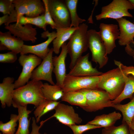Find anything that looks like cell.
I'll return each instance as SVG.
<instances>
[{
  "instance_id": "obj_1",
  "label": "cell",
  "mask_w": 134,
  "mask_h": 134,
  "mask_svg": "<svg viewBox=\"0 0 134 134\" xmlns=\"http://www.w3.org/2000/svg\"><path fill=\"white\" fill-rule=\"evenodd\" d=\"M41 81H29L26 84L15 89L13 95L12 105L15 108L30 104L37 107L45 99L42 92Z\"/></svg>"
},
{
  "instance_id": "obj_2",
  "label": "cell",
  "mask_w": 134,
  "mask_h": 134,
  "mask_svg": "<svg viewBox=\"0 0 134 134\" xmlns=\"http://www.w3.org/2000/svg\"><path fill=\"white\" fill-rule=\"evenodd\" d=\"M125 85V74L118 67L100 75L98 88L105 91L113 100L121 94Z\"/></svg>"
},
{
  "instance_id": "obj_3",
  "label": "cell",
  "mask_w": 134,
  "mask_h": 134,
  "mask_svg": "<svg viewBox=\"0 0 134 134\" xmlns=\"http://www.w3.org/2000/svg\"><path fill=\"white\" fill-rule=\"evenodd\" d=\"M88 28L86 24H80L72 34L67 44L68 53L70 58L69 67L70 69L73 67L78 59L88 48Z\"/></svg>"
},
{
  "instance_id": "obj_4",
  "label": "cell",
  "mask_w": 134,
  "mask_h": 134,
  "mask_svg": "<svg viewBox=\"0 0 134 134\" xmlns=\"http://www.w3.org/2000/svg\"><path fill=\"white\" fill-rule=\"evenodd\" d=\"M80 91L84 94L86 98V106L83 109L86 111L95 112L105 107H113L114 104L109 95L104 90L98 89Z\"/></svg>"
},
{
  "instance_id": "obj_5",
  "label": "cell",
  "mask_w": 134,
  "mask_h": 134,
  "mask_svg": "<svg viewBox=\"0 0 134 134\" xmlns=\"http://www.w3.org/2000/svg\"><path fill=\"white\" fill-rule=\"evenodd\" d=\"M134 9V5L128 0H113L109 4L102 7L101 13L96 17L97 20L109 18L116 20L125 16L133 17L128 10Z\"/></svg>"
},
{
  "instance_id": "obj_6",
  "label": "cell",
  "mask_w": 134,
  "mask_h": 134,
  "mask_svg": "<svg viewBox=\"0 0 134 134\" xmlns=\"http://www.w3.org/2000/svg\"><path fill=\"white\" fill-rule=\"evenodd\" d=\"M88 48L92 53V61L98 64L101 68L107 63L108 58L103 42L98 33L91 29L88 31Z\"/></svg>"
},
{
  "instance_id": "obj_7",
  "label": "cell",
  "mask_w": 134,
  "mask_h": 134,
  "mask_svg": "<svg viewBox=\"0 0 134 134\" xmlns=\"http://www.w3.org/2000/svg\"><path fill=\"white\" fill-rule=\"evenodd\" d=\"M100 75L77 76L67 74L62 89L64 92L78 91L83 89H98Z\"/></svg>"
},
{
  "instance_id": "obj_8",
  "label": "cell",
  "mask_w": 134,
  "mask_h": 134,
  "mask_svg": "<svg viewBox=\"0 0 134 134\" xmlns=\"http://www.w3.org/2000/svg\"><path fill=\"white\" fill-rule=\"evenodd\" d=\"M18 61L22 69L18 79L14 82L15 89L25 85L29 81L34 68L42 61V59L37 56L31 54L28 55L20 54Z\"/></svg>"
},
{
  "instance_id": "obj_9",
  "label": "cell",
  "mask_w": 134,
  "mask_h": 134,
  "mask_svg": "<svg viewBox=\"0 0 134 134\" xmlns=\"http://www.w3.org/2000/svg\"><path fill=\"white\" fill-rule=\"evenodd\" d=\"M48 6L57 28L70 27L71 24L70 16L65 1L48 0Z\"/></svg>"
},
{
  "instance_id": "obj_10",
  "label": "cell",
  "mask_w": 134,
  "mask_h": 134,
  "mask_svg": "<svg viewBox=\"0 0 134 134\" xmlns=\"http://www.w3.org/2000/svg\"><path fill=\"white\" fill-rule=\"evenodd\" d=\"M55 112L51 116L45 120V122L53 118H55L60 122L67 126L76 124H79L82 119L76 113L72 106L60 102L55 109Z\"/></svg>"
},
{
  "instance_id": "obj_11",
  "label": "cell",
  "mask_w": 134,
  "mask_h": 134,
  "mask_svg": "<svg viewBox=\"0 0 134 134\" xmlns=\"http://www.w3.org/2000/svg\"><path fill=\"white\" fill-rule=\"evenodd\" d=\"M54 52L52 48L46 57L43 60L40 64L33 71L30 79L34 81L44 80L51 84L55 85L52 78V74L54 69L53 62V54Z\"/></svg>"
},
{
  "instance_id": "obj_12",
  "label": "cell",
  "mask_w": 134,
  "mask_h": 134,
  "mask_svg": "<svg viewBox=\"0 0 134 134\" xmlns=\"http://www.w3.org/2000/svg\"><path fill=\"white\" fill-rule=\"evenodd\" d=\"M56 37V32H49L45 31L41 34L43 38H48L45 41L40 44L34 45L24 44L22 47L20 54H26L28 53L34 54L42 59H44L47 56L50 49L48 46Z\"/></svg>"
},
{
  "instance_id": "obj_13",
  "label": "cell",
  "mask_w": 134,
  "mask_h": 134,
  "mask_svg": "<svg viewBox=\"0 0 134 134\" xmlns=\"http://www.w3.org/2000/svg\"><path fill=\"white\" fill-rule=\"evenodd\" d=\"M98 33L106 48L107 55L110 54L116 47L115 40L118 39L120 32L116 24L101 23Z\"/></svg>"
},
{
  "instance_id": "obj_14",
  "label": "cell",
  "mask_w": 134,
  "mask_h": 134,
  "mask_svg": "<svg viewBox=\"0 0 134 134\" xmlns=\"http://www.w3.org/2000/svg\"><path fill=\"white\" fill-rule=\"evenodd\" d=\"M89 53L82 56L77 61L73 67L67 74L77 76H89L101 75L103 73L93 67L89 58Z\"/></svg>"
},
{
  "instance_id": "obj_15",
  "label": "cell",
  "mask_w": 134,
  "mask_h": 134,
  "mask_svg": "<svg viewBox=\"0 0 134 134\" xmlns=\"http://www.w3.org/2000/svg\"><path fill=\"white\" fill-rule=\"evenodd\" d=\"M67 54V44L65 43L61 47V51L59 55L54 56L53 58V72L56 77V84L62 88L67 74L65 61Z\"/></svg>"
},
{
  "instance_id": "obj_16",
  "label": "cell",
  "mask_w": 134,
  "mask_h": 134,
  "mask_svg": "<svg viewBox=\"0 0 134 134\" xmlns=\"http://www.w3.org/2000/svg\"><path fill=\"white\" fill-rule=\"evenodd\" d=\"M5 28L8 30L13 36L23 41H30L34 43L37 39L36 28H33L31 25H22L16 23L5 26Z\"/></svg>"
},
{
  "instance_id": "obj_17",
  "label": "cell",
  "mask_w": 134,
  "mask_h": 134,
  "mask_svg": "<svg viewBox=\"0 0 134 134\" xmlns=\"http://www.w3.org/2000/svg\"><path fill=\"white\" fill-rule=\"evenodd\" d=\"M116 20L118 24L120 32L119 44L121 46L126 45L125 49L130 48V44L134 41V24L123 18Z\"/></svg>"
},
{
  "instance_id": "obj_18",
  "label": "cell",
  "mask_w": 134,
  "mask_h": 134,
  "mask_svg": "<svg viewBox=\"0 0 134 134\" xmlns=\"http://www.w3.org/2000/svg\"><path fill=\"white\" fill-rule=\"evenodd\" d=\"M21 14L30 17H36L44 14V3L40 0H22L19 5Z\"/></svg>"
},
{
  "instance_id": "obj_19",
  "label": "cell",
  "mask_w": 134,
  "mask_h": 134,
  "mask_svg": "<svg viewBox=\"0 0 134 134\" xmlns=\"http://www.w3.org/2000/svg\"><path fill=\"white\" fill-rule=\"evenodd\" d=\"M14 79L13 77H7L0 84V100L2 108L6 106L10 107L12 105L13 95L15 89Z\"/></svg>"
},
{
  "instance_id": "obj_20",
  "label": "cell",
  "mask_w": 134,
  "mask_h": 134,
  "mask_svg": "<svg viewBox=\"0 0 134 134\" xmlns=\"http://www.w3.org/2000/svg\"><path fill=\"white\" fill-rule=\"evenodd\" d=\"M0 50H7L17 54L20 53L23 41L20 38L12 35L9 31L0 32Z\"/></svg>"
},
{
  "instance_id": "obj_21",
  "label": "cell",
  "mask_w": 134,
  "mask_h": 134,
  "mask_svg": "<svg viewBox=\"0 0 134 134\" xmlns=\"http://www.w3.org/2000/svg\"><path fill=\"white\" fill-rule=\"evenodd\" d=\"M77 28L73 27L67 28H57L56 37L52 41L53 52L58 54L63 45L67 40L69 39Z\"/></svg>"
},
{
  "instance_id": "obj_22",
  "label": "cell",
  "mask_w": 134,
  "mask_h": 134,
  "mask_svg": "<svg viewBox=\"0 0 134 134\" xmlns=\"http://www.w3.org/2000/svg\"><path fill=\"white\" fill-rule=\"evenodd\" d=\"M18 109L19 125L15 134H29V128L31 118H29V114L32 110L27 109V105L19 106Z\"/></svg>"
},
{
  "instance_id": "obj_23",
  "label": "cell",
  "mask_w": 134,
  "mask_h": 134,
  "mask_svg": "<svg viewBox=\"0 0 134 134\" xmlns=\"http://www.w3.org/2000/svg\"><path fill=\"white\" fill-rule=\"evenodd\" d=\"M122 116L119 112L114 111L107 114H103L96 116L92 120L87 123L98 125L106 128L114 125Z\"/></svg>"
},
{
  "instance_id": "obj_24",
  "label": "cell",
  "mask_w": 134,
  "mask_h": 134,
  "mask_svg": "<svg viewBox=\"0 0 134 134\" xmlns=\"http://www.w3.org/2000/svg\"><path fill=\"white\" fill-rule=\"evenodd\" d=\"M63 101L78 106L83 109L86 106V100L84 94L80 90L64 92L61 98Z\"/></svg>"
},
{
  "instance_id": "obj_25",
  "label": "cell",
  "mask_w": 134,
  "mask_h": 134,
  "mask_svg": "<svg viewBox=\"0 0 134 134\" xmlns=\"http://www.w3.org/2000/svg\"><path fill=\"white\" fill-rule=\"evenodd\" d=\"M41 90L45 99L50 101H57L61 99L64 91L62 88L55 84L50 85L48 83L43 84Z\"/></svg>"
},
{
  "instance_id": "obj_26",
  "label": "cell",
  "mask_w": 134,
  "mask_h": 134,
  "mask_svg": "<svg viewBox=\"0 0 134 134\" xmlns=\"http://www.w3.org/2000/svg\"><path fill=\"white\" fill-rule=\"evenodd\" d=\"M113 107L121 112L123 116L122 122H126L129 126L134 116V95L128 103L124 104H114Z\"/></svg>"
},
{
  "instance_id": "obj_27",
  "label": "cell",
  "mask_w": 134,
  "mask_h": 134,
  "mask_svg": "<svg viewBox=\"0 0 134 134\" xmlns=\"http://www.w3.org/2000/svg\"><path fill=\"white\" fill-rule=\"evenodd\" d=\"M125 85L123 90L116 99L112 101L114 104L120 103L125 99L130 98L131 99L133 97L134 93V77L125 74Z\"/></svg>"
},
{
  "instance_id": "obj_28",
  "label": "cell",
  "mask_w": 134,
  "mask_h": 134,
  "mask_svg": "<svg viewBox=\"0 0 134 134\" xmlns=\"http://www.w3.org/2000/svg\"><path fill=\"white\" fill-rule=\"evenodd\" d=\"M69 10L71 19L70 27L78 28L79 25L86 20L80 18L77 12V6L78 0H65Z\"/></svg>"
},
{
  "instance_id": "obj_29",
  "label": "cell",
  "mask_w": 134,
  "mask_h": 134,
  "mask_svg": "<svg viewBox=\"0 0 134 134\" xmlns=\"http://www.w3.org/2000/svg\"><path fill=\"white\" fill-rule=\"evenodd\" d=\"M59 102L58 101H50L46 99L40 103L36 107L34 112L36 123L39 122L42 116L55 109Z\"/></svg>"
},
{
  "instance_id": "obj_30",
  "label": "cell",
  "mask_w": 134,
  "mask_h": 134,
  "mask_svg": "<svg viewBox=\"0 0 134 134\" xmlns=\"http://www.w3.org/2000/svg\"><path fill=\"white\" fill-rule=\"evenodd\" d=\"M22 25L27 24L34 25L46 31L47 25L44 18V15L42 14L34 17H30L22 16L18 19L16 22Z\"/></svg>"
},
{
  "instance_id": "obj_31",
  "label": "cell",
  "mask_w": 134,
  "mask_h": 134,
  "mask_svg": "<svg viewBox=\"0 0 134 134\" xmlns=\"http://www.w3.org/2000/svg\"><path fill=\"white\" fill-rule=\"evenodd\" d=\"M10 119L9 121L5 123L2 121H0V131L3 134H15L16 132L18 115L11 114Z\"/></svg>"
},
{
  "instance_id": "obj_32",
  "label": "cell",
  "mask_w": 134,
  "mask_h": 134,
  "mask_svg": "<svg viewBox=\"0 0 134 134\" xmlns=\"http://www.w3.org/2000/svg\"><path fill=\"white\" fill-rule=\"evenodd\" d=\"M101 134H130V128L126 122H122V124L118 126L113 125L104 128Z\"/></svg>"
},
{
  "instance_id": "obj_33",
  "label": "cell",
  "mask_w": 134,
  "mask_h": 134,
  "mask_svg": "<svg viewBox=\"0 0 134 134\" xmlns=\"http://www.w3.org/2000/svg\"><path fill=\"white\" fill-rule=\"evenodd\" d=\"M72 131L73 134H82L84 132L90 130L101 128L100 126L87 123L82 125L76 124L68 126Z\"/></svg>"
},
{
  "instance_id": "obj_34",
  "label": "cell",
  "mask_w": 134,
  "mask_h": 134,
  "mask_svg": "<svg viewBox=\"0 0 134 134\" xmlns=\"http://www.w3.org/2000/svg\"><path fill=\"white\" fill-rule=\"evenodd\" d=\"M13 0H0V12L4 15H9L15 9Z\"/></svg>"
},
{
  "instance_id": "obj_35",
  "label": "cell",
  "mask_w": 134,
  "mask_h": 134,
  "mask_svg": "<svg viewBox=\"0 0 134 134\" xmlns=\"http://www.w3.org/2000/svg\"><path fill=\"white\" fill-rule=\"evenodd\" d=\"M45 7V11L44 15V19L47 25H49L52 29H56V25L52 18L49 10L48 6V0H42Z\"/></svg>"
},
{
  "instance_id": "obj_36",
  "label": "cell",
  "mask_w": 134,
  "mask_h": 134,
  "mask_svg": "<svg viewBox=\"0 0 134 134\" xmlns=\"http://www.w3.org/2000/svg\"><path fill=\"white\" fill-rule=\"evenodd\" d=\"M17 54L11 51L0 54V62L2 63H13L17 59Z\"/></svg>"
},
{
  "instance_id": "obj_37",
  "label": "cell",
  "mask_w": 134,
  "mask_h": 134,
  "mask_svg": "<svg viewBox=\"0 0 134 134\" xmlns=\"http://www.w3.org/2000/svg\"><path fill=\"white\" fill-rule=\"evenodd\" d=\"M114 63L122 70L123 73L126 75H132L134 77V66H128L125 65L120 62L114 60Z\"/></svg>"
},
{
  "instance_id": "obj_38",
  "label": "cell",
  "mask_w": 134,
  "mask_h": 134,
  "mask_svg": "<svg viewBox=\"0 0 134 134\" xmlns=\"http://www.w3.org/2000/svg\"><path fill=\"white\" fill-rule=\"evenodd\" d=\"M32 119V130L30 134H42L39 132V130L43 124L41 122L40 126H38L36 124L35 118L33 117Z\"/></svg>"
},
{
  "instance_id": "obj_39",
  "label": "cell",
  "mask_w": 134,
  "mask_h": 134,
  "mask_svg": "<svg viewBox=\"0 0 134 134\" xmlns=\"http://www.w3.org/2000/svg\"><path fill=\"white\" fill-rule=\"evenodd\" d=\"M9 15L6 14L4 15L3 16L0 17V26L3 24H5L7 22Z\"/></svg>"
},
{
  "instance_id": "obj_40",
  "label": "cell",
  "mask_w": 134,
  "mask_h": 134,
  "mask_svg": "<svg viewBox=\"0 0 134 134\" xmlns=\"http://www.w3.org/2000/svg\"><path fill=\"white\" fill-rule=\"evenodd\" d=\"M129 127L130 128L134 131V121L133 120L131 124Z\"/></svg>"
},
{
  "instance_id": "obj_41",
  "label": "cell",
  "mask_w": 134,
  "mask_h": 134,
  "mask_svg": "<svg viewBox=\"0 0 134 134\" xmlns=\"http://www.w3.org/2000/svg\"><path fill=\"white\" fill-rule=\"evenodd\" d=\"M130 134H134V131L130 128Z\"/></svg>"
},
{
  "instance_id": "obj_42",
  "label": "cell",
  "mask_w": 134,
  "mask_h": 134,
  "mask_svg": "<svg viewBox=\"0 0 134 134\" xmlns=\"http://www.w3.org/2000/svg\"><path fill=\"white\" fill-rule=\"evenodd\" d=\"M128 1L131 3L134 6V0H129Z\"/></svg>"
},
{
  "instance_id": "obj_43",
  "label": "cell",
  "mask_w": 134,
  "mask_h": 134,
  "mask_svg": "<svg viewBox=\"0 0 134 134\" xmlns=\"http://www.w3.org/2000/svg\"><path fill=\"white\" fill-rule=\"evenodd\" d=\"M132 43L134 45V41ZM134 56V55L133 57Z\"/></svg>"
},
{
  "instance_id": "obj_44",
  "label": "cell",
  "mask_w": 134,
  "mask_h": 134,
  "mask_svg": "<svg viewBox=\"0 0 134 134\" xmlns=\"http://www.w3.org/2000/svg\"><path fill=\"white\" fill-rule=\"evenodd\" d=\"M133 120L134 121V116L133 118Z\"/></svg>"
},
{
  "instance_id": "obj_45",
  "label": "cell",
  "mask_w": 134,
  "mask_h": 134,
  "mask_svg": "<svg viewBox=\"0 0 134 134\" xmlns=\"http://www.w3.org/2000/svg\"><path fill=\"white\" fill-rule=\"evenodd\" d=\"M44 134H47L46 133H44Z\"/></svg>"
},
{
  "instance_id": "obj_46",
  "label": "cell",
  "mask_w": 134,
  "mask_h": 134,
  "mask_svg": "<svg viewBox=\"0 0 134 134\" xmlns=\"http://www.w3.org/2000/svg\"><path fill=\"white\" fill-rule=\"evenodd\" d=\"M0 134H3L2 133H0Z\"/></svg>"
},
{
  "instance_id": "obj_47",
  "label": "cell",
  "mask_w": 134,
  "mask_h": 134,
  "mask_svg": "<svg viewBox=\"0 0 134 134\" xmlns=\"http://www.w3.org/2000/svg\"><path fill=\"white\" fill-rule=\"evenodd\" d=\"M134 59V56L133 57Z\"/></svg>"
}]
</instances>
